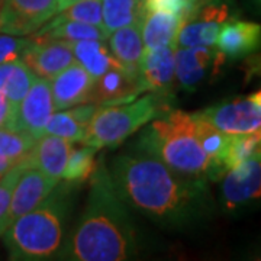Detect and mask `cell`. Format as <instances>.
I'll return each mask as SVG.
<instances>
[{
	"label": "cell",
	"instance_id": "1",
	"mask_svg": "<svg viewBox=\"0 0 261 261\" xmlns=\"http://www.w3.org/2000/svg\"><path fill=\"white\" fill-rule=\"evenodd\" d=\"M109 174L125 205L161 224L189 221L205 197L203 178L181 177L142 149L115 159Z\"/></svg>",
	"mask_w": 261,
	"mask_h": 261
},
{
	"label": "cell",
	"instance_id": "2",
	"mask_svg": "<svg viewBox=\"0 0 261 261\" xmlns=\"http://www.w3.org/2000/svg\"><path fill=\"white\" fill-rule=\"evenodd\" d=\"M135 231L105 166L94 171L84 214L58 257L71 261H123L135 254Z\"/></svg>",
	"mask_w": 261,
	"mask_h": 261
},
{
	"label": "cell",
	"instance_id": "3",
	"mask_svg": "<svg viewBox=\"0 0 261 261\" xmlns=\"http://www.w3.org/2000/svg\"><path fill=\"white\" fill-rule=\"evenodd\" d=\"M140 147L181 177H207L211 160L196 138L192 115L183 111H173L152 122Z\"/></svg>",
	"mask_w": 261,
	"mask_h": 261
},
{
	"label": "cell",
	"instance_id": "4",
	"mask_svg": "<svg viewBox=\"0 0 261 261\" xmlns=\"http://www.w3.org/2000/svg\"><path fill=\"white\" fill-rule=\"evenodd\" d=\"M65 206L61 196H48L3 231V243L12 260H47L60 251L64 233Z\"/></svg>",
	"mask_w": 261,
	"mask_h": 261
},
{
	"label": "cell",
	"instance_id": "5",
	"mask_svg": "<svg viewBox=\"0 0 261 261\" xmlns=\"http://www.w3.org/2000/svg\"><path fill=\"white\" fill-rule=\"evenodd\" d=\"M164 111H167V106L163 94L159 93H149L116 106H100L86 126L83 144L96 149L115 147Z\"/></svg>",
	"mask_w": 261,
	"mask_h": 261
},
{
	"label": "cell",
	"instance_id": "6",
	"mask_svg": "<svg viewBox=\"0 0 261 261\" xmlns=\"http://www.w3.org/2000/svg\"><path fill=\"white\" fill-rule=\"evenodd\" d=\"M229 18V9L214 0H199L181 20L176 47H212L221 27Z\"/></svg>",
	"mask_w": 261,
	"mask_h": 261
},
{
	"label": "cell",
	"instance_id": "7",
	"mask_svg": "<svg viewBox=\"0 0 261 261\" xmlns=\"http://www.w3.org/2000/svg\"><path fill=\"white\" fill-rule=\"evenodd\" d=\"M195 115L200 116L224 134H251L261 126V93L248 94L229 102L203 109Z\"/></svg>",
	"mask_w": 261,
	"mask_h": 261
},
{
	"label": "cell",
	"instance_id": "8",
	"mask_svg": "<svg viewBox=\"0 0 261 261\" xmlns=\"http://www.w3.org/2000/svg\"><path fill=\"white\" fill-rule=\"evenodd\" d=\"M61 9V0H2L0 34L32 35Z\"/></svg>",
	"mask_w": 261,
	"mask_h": 261
},
{
	"label": "cell",
	"instance_id": "9",
	"mask_svg": "<svg viewBox=\"0 0 261 261\" xmlns=\"http://www.w3.org/2000/svg\"><path fill=\"white\" fill-rule=\"evenodd\" d=\"M226 57L216 47H174L176 80L187 90L195 92L199 86L219 74Z\"/></svg>",
	"mask_w": 261,
	"mask_h": 261
},
{
	"label": "cell",
	"instance_id": "10",
	"mask_svg": "<svg viewBox=\"0 0 261 261\" xmlns=\"http://www.w3.org/2000/svg\"><path fill=\"white\" fill-rule=\"evenodd\" d=\"M53 113L54 103L49 80L35 77L28 93L18 105L13 129L25 132L37 140L45 134V126Z\"/></svg>",
	"mask_w": 261,
	"mask_h": 261
},
{
	"label": "cell",
	"instance_id": "11",
	"mask_svg": "<svg viewBox=\"0 0 261 261\" xmlns=\"http://www.w3.org/2000/svg\"><path fill=\"white\" fill-rule=\"evenodd\" d=\"M57 185V178L49 177L37 167L27 164L13 189L9 209L3 221V231L19 216L41 205L54 192Z\"/></svg>",
	"mask_w": 261,
	"mask_h": 261
},
{
	"label": "cell",
	"instance_id": "12",
	"mask_svg": "<svg viewBox=\"0 0 261 261\" xmlns=\"http://www.w3.org/2000/svg\"><path fill=\"white\" fill-rule=\"evenodd\" d=\"M144 90L140 75L130 74L123 67H113L93 82L87 102L109 106L134 100Z\"/></svg>",
	"mask_w": 261,
	"mask_h": 261
},
{
	"label": "cell",
	"instance_id": "13",
	"mask_svg": "<svg viewBox=\"0 0 261 261\" xmlns=\"http://www.w3.org/2000/svg\"><path fill=\"white\" fill-rule=\"evenodd\" d=\"M261 163L260 154L229 168L222 181V202L226 209H233L252 199L260 197Z\"/></svg>",
	"mask_w": 261,
	"mask_h": 261
},
{
	"label": "cell",
	"instance_id": "14",
	"mask_svg": "<svg viewBox=\"0 0 261 261\" xmlns=\"http://www.w3.org/2000/svg\"><path fill=\"white\" fill-rule=\"evenodd\" d=\"M29 68L42 79L53 80L58 73L74 61V54L70 42L65 39L56 41H35L20 58Z\"/></svg>",
	"mask_w": 261,
	"mask_h": 261
},
{
	"label": "cell",
	"instance_id": "15",
	"mask_svg": "<svg viewBox=\"0 0 261 261\" xmlns=\"http://www.w3.org/2000/svg\"><path fill=\"white\" fill-rule=\"evenodd\" d=\"M140 77L145 92L167 94L176 80L174 47L145 48L141 57Z\"/></svg>",
	"mask_w": 261,
	"mask_h": 261
},
{
	"label": "cell",
	"instance_id": "16",
	"mask_svg": "<svg viewBox=\"0 0 261 261\" xmlns=\"http://www.w3.org/2000/svg\"><path fill=\"white\" fill-rule=\"evenodd\" d=\"M93 82L92 75L74 60L53 80H49L54 109L63 111L87 102Z\"/></svg>",
	"mask_w": 261,
	"mask_h": 261
},
{
	"label": "cell",
	"instance_id": "17",
	"mask_svg": "<svg viewBox=\"0 0 261 261\" xmlns=\"http://www.w3.org/2000/svg\"><path fill=\"white\" fill-rule=\"evenodd\" d=\"M261 28L258 23L245 20H226L216 37V48L229 58L241 57L255 51L260 45Z\"/></svg>",
	"mask_w": 261,
	"mask_h": 261
},
{
	"label": "cell",
	"instance_id": "18",
	"mask_svg": "<svg viewBox=\"0 0 261 261\" xmlns=\"http://www.w3.org/2000/svg\"><path fill=\"white\" fill-rule=\"evenodd\" d=\"M70 149V141L56 135L44 134L42 137L35 140V144L27 159V164L37 167L49 177L60 180L63 177Z\"/></svg>",
	"mask_w": 261,
	"mask_h": 261
},
{
	"label": "cell",
	"instance_id": "19",
	"mask_svg": "<svg viewBox=\"0 0 261 261\" xmlns=\"http://www.w3.org/2000/svg\"><path fill=\"white\" fill-rule=\"evenodd\" d=\"M260 130L251 134H228L224 149L209 171V178L222 177L229 168L237 167L252 155L260 154Z\"/></svg>",
	"mask_w": 261,
	"mask_h": 261
},
{
	"label": "cell",
	"instance_id": "20",
	"mask_svg": "<svg viewBox=\"0 0 261 261\" xmlns=\"http://www.w3.org/2000/svg\"><path fill=\"white\" fill-rule=\"evenodd\" d=\"M142 19L130 25L113 31L111 37V49L113 57L130 74L140 75V63L144 53V41L141 35Z\"/></svg>",
	"mask_w": 261,
	"mask_h": 261
},
{
	"label": "cell",
	"instance_id": "21",
	"mask_svg": "<svg viewBox=\"0 0 261 261\" xmlns=\"http://www.w3.org/2000/svg\"><path fill=\"white\" fill-rule=\"evenodd\" d=\"M181 16L145 10L141 25V35L145 48L176 47V38L181 27Z\"/></svg>",
	"mask_w": 261,
	"mask_h": 261
},
{
	"label": "cell",
	"instance_id": "22",
	"mask_svg": "<svg viewBox=\"0 0 261 261\" xmlns=\"http://www.w3.org/2000/svg\"><path fill=\"white\" fill-rule=\"evenodd\" d=\"M73 49L74 60L84 70L96 80L97 77L113 67H122L119 61L111 54L109 48L105 45V41L99 39H80L68 41Z\"/></svg>",
	"mask_w": 261,
	"mask_h": 261
},
{
	"label": "cell",
	"instance_id": "23",
	"mask_svg": "<svg viewBox=\"0 0 261 261\" xmlns=\"http://www.w3.org/2000/svg\"><path fill=\"white\" fill-rule=\"evenodd\" d=\"M109 32L105 28L94 27L83 22L75 20H60L54 18L48 23H44L41 28L34 34L35 41H80V39H99L106 41L109 38Z\"/></svg>",
	"mask_w": 261,
	"mask_h": 261
},
{
	"label": "cell",
	"instance_id": "24",
	"mask_svg": "<svg viewBox=\"0 0 261 261\" xmlns=\"http://www.w3.org/2000/svg\"><path fill=\"white\" fill-rule=\"evenodd\" d=\"M37 75L22 60L0 64V93L18 106Z\"/></svg>",
	"mask_w": 261,
	"mask_h": 261
},
{
	"label": "cell",
	"instance_id": "25",
	"mask_svg": "<svg viewBox=\"0 0 261 261\" xmlns=\"http://www.w3.org/2000/svg\"><path fill=\"white\" fill-rule=\"evenodd\" d=\"M35 138L25 132L0 128V178L16 164L27 161Z\"/></svg>",
	"mask_w": 261,
	"mask_h": 261
},
{
	"label": "cell",
	"instance_id": "26",
	"mask_svg": "<svg viewBox=\"0 0 261 261\" xmlns=\"http://www.w3.org/2000/svg\"><path fill=\"white\" fill-rule=\"evenodd\" d=\"M145 0H103L102 18L105 29L113 31L141 20L145 15Z\"/></svg>",
	"mask_w": 261,
	"mask_h": 261
},
{
	"label": "cell",
	"instance_id": "27",
	"mask_svg": "<svg viewBox=\"0 0 261 261\" xmlns=\"http://www.w3.org/2000/svg\"><path fill=\"white\" fill-rule=\"evenodd\" d=\"M94 154H96V148L92 145H86L83 148L70 149L64 171H63V178H65L67 181L80 183L92 177V174L96 170Z\"/></svg>",
	"mask_w": 261,
	"mask_h": 261
},
{
	"label": "cell",
	"instance_id": "28",
	"mask_svg": "<svg viewBox=\"0 0 261 261\" xmlns=\"http://www.w3.org/2000/svg\"><path fill=\"white\" fill-rule=\"evenodd\" d=\"M192 118L195 122L196 138L199 141L203 152L211 160V167H209V171H211L212 166L216 163V160L219 159V155L224 149L226 140H228V134H224L219 129H216L212 123L202 119L195 113L192 115ZM207 177H209V173H207Z\"/></svg>",
	"mask_w": 261,
	"mask_h": 261
},
{
	"label": "cell",
	"instance_id": "29",
	"mask_svg": "<svg viewBox=\"0 0 261 261\" xmlns=\"http://www.w3.org/2000/svg\"><path fill=\"white\" fill-rule=\"evenodd\" d=\"M60 20H75L94 27H103L102 18V0H79L61 10L56 16Z\"/></svg>",
	"mask_w": 261,
	"mask_h": 261
},
{
	"label": "cell",
	"instance_id": "30",
	"mask_svg": "<svg viewBox=\"0 0 261 261\" xmlns=\"http://www.w3.org/2000/svg\"><path fill=\"white\" fill-rule=\"evenodd\" d=\"M45 134L64 138L70 142H83L86 126L74 121L68 112H58L51 115L45 126Z\"/></svg>",
	"mask_w": 261,
	"mask_h": 261
},
{
	"label": "cell",
	"instance_id": "31",
	"mask_svg": "<svg viewBox=\"0 0 261 261\" xmlns=\"http://www.w3.org/2000/svg\"><path fill=\"white\" fill-rule=\"evenodd\" d=\"M25 166H27V161L13 166L3 174V177L0 178V235L3 232V221H5V216L8 214V209H9L13 189H15V185H16L19 176H20Z\"/></svg>",
	"mask_w": 261,
	"mask_h": 261
},
{
	"label": "cell",
	"instance_id": "32",
	"mask_svg": "<svg viewBox=\"0 0 261 261\" xmlns=\"http://www.w3.org/2000/svg\"><path fill=\"white\" fill-rule=\"evenodd\" d=\"M32 38H20L9 34H0V64L13 60H20L29 45Z\"/></svg>",
	"mask_w": 261,
	"mask_h": 261
},
{
	"label": "cell",
	"instance_id": "33",
	"mask_svg": "<svg viewBox=\"0 0 261 261\" xmlns=\"http://www.w3.org/2000/svg\"><path fill=\"white\" fill-rule=\"evenodd\" d=\"M195 0H145V10L164 12L185 18L196 6Z\"/></svg>",
	"mask_w": 261,
	"mask_h": 261
},
{
	"label": "cell",
	"instance_id": "34",
	"mask_svg": "<svg viewBox=\"0 0 261 261\" xmlns=\"http://www.w3.org/2000/svg\"><path fill=\"white\" fill-rule=\"evenodd\" d=\"M99 105H94V103L86 102L80 103V105H75V106H71L70 111H67L68 115L77 121L79 123H82L84 126H87V123L90 122V119L94 116V113L99 111Z\"/></svg>",
	"mask_w": 261,
	"mask_h": 261
},
{
	"label": "cell",
	"instance_id": "35",
	"mask_svg": "<svg viewBox=\"0 0 261 261\" xmlns=\"http://www.w3.org/2000/svg\"><path fill=\"white\" fill-rule=\"evenodd\" d=\"M16 109H18V106H15L13 103L0 93V128L13 129V123H15V118H16Z\"/></svg>",
	"mask_w": 261,
	"mask_h": 261
},
{
	"label": "cell",
	"instance_id": "36",
	"mask_svg": "<svg viewBox=\"0 0 261 261\" xmlns=\"http://www.w3.org/2000/svg\"><path fill=\"white\" fill-rule=\"evenodd\" d=\"M74 2H79V0H61V8L64 9V8H67L68 5H71V3H74Z\"/></svg>",
	"mask_w": 261,
	"mask_h": 261
},
{
	"label": "cell",
	"instance_id": "37",
	"mask_svg": "<svg viewBox=\"0 0 261 261\" xmlns=\"http://www.w3.org/2000/svg\"><path fill=\"white\" fill-rule=\"evenodd\" d=\"M195 2H199V0H195Z\"/></svg>",
	"mask_w": 261,
	"mask_h": 261
},
{
	"label": "cell",
	"instance_id": "38",
	"mask_svg": "<svg viewBox=\"0 0 261 261\" xmlns=\"http://www.w3.org/2000/svg\"><path fill=\"white\" fill-rule=\"evenodd\" d=\"M0 3H2V0H0Z\"/></svg>",
	"mask_w": 261,
	"mask_h": 261
}]
</instances>
